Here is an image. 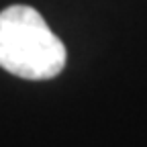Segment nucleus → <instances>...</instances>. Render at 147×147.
<instances>
[{
  "mask_svg": "<svg viewBox=\"0 0 147 147\" xmlns=\"http://www.w3.org/2000/svg\"><path fill=\"white\" fill-rule=\"evenodd\" d=\"M65 45L27 4L0 12V67L23 80H51L65 67Z\"/></svg>",
  "mask_w": 147,
  "mask_h": 147,
  "instance_id": "f257e3e1",
  "label": "nucleus"
}]
</instances>
